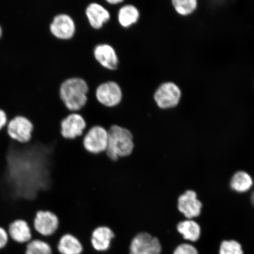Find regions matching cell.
Returning a JSON list of instances; mask_svg holds the SVG:
<instances>
[{
    "label": "cell",
    "instance_id": "28",
    "mask_svg": "<svg viewBox=\"0 0 254 254\" xmlns=\"http://www.w3.org/2000/svg\"><path fill=\"white\" fill-rule=\"evenodd\" d=\"M2 34V28L1 27V25H0V38L1 37Z\"/></svg>",
    "mask_w": 254,
    "mask_h": 254
},
{
    "label": "cell",
    "instance_id": "7",
    "mask_svg": "<svg viewBox=\"0 0 254 254\" xmlns=\"http://www.w3.org/2000/svg\"><path fill=\"white\" fill-rule=\"evenodd\" d=\"M182 91L177 85L172 82H163L159 85L153 94V100L159 109H173L179 104Z\"/></svg>",
    "mask_w": 254,
    "mask_h": 254
},
{
    "label": "cell",
    "instance_id": "18",
    "mask_svg": "<svg viewBox=\"0 0 254 254\" xmlns=\"http://www.w3.org/2000/svg\"><path fill=\"white\" fill-rule=\"evenodd\" d=\"M177 229L186 240L196 242L201 237V229L197 222L192 220L181 221L177 224Z\"/></svg>",
    "mask_w": 254,
    "mask_h": 254
},
{
    "label": "cell",
    "instance_id": "19",
    "mask_svg": "<svg viewBox=\"0 0 254 254\" xmlns=\"http://www.w3.org/2000/svg\"><path fill=\"white\" fill-rule=\"evenodd\" d=\"M254 181L249 173L243 171H239L232 177L230 186L234 191L238 193H245L252 188Z\"/></svg>",
    "mask_w": 254,
    "mask_h": 254
},
{
    "label": "cell",
    "instance_id": "13",
    "mask_svg": "<svg viewBox=\"0 0 254 254\" xmlns=\"http://www.w3.org/2000/svg\"><path fill=\"white\" fill-rule=\"evenodd\" d=\"M177 207L187 220H192L201 214L202 204L194 190H187L178 199Z\"/></svg>",
    "mask_w": 254,
    "mask_h": 254
},
{
    "label": "cell",
    "instance_id": "22",
    "mask_svg": "<svg viewBox=\"0 0 254 254\" xmlns=\"http://www.w3.org/2000/svg\"><path fill=\"white\" fill-rule=\"evenodd\" d=\"M219 254H244V252L238 241L224 240L221 243Z\"/></svg>",
    "mask_w": 254,
    "mask_h": 254
},
{
    "label": "cell",
    "instance_id": "12",
    "mask_svg": "<svg viewBox=\"0 0 254 254\" xmlns=\"http://www.w3.org/2000/svg\"><path fill=\"white\" fill-rule=\"evenodd\" d=\"M59 219L54 212L39 211L35 215L33 230L43 238L50 237L59 230Z\"/></svg>",
    "mask_w": 254,
    "mask_h": 254
},
{
    "label": "cell",
    "instance_id": "21",
    "mask_svg": "<svg viewBox=\"0 0 254 254\" xmlns=\"http://www.w3.org/2000/svg\"><path fill=\"white\" fill-rule=\"evenodd\" d=\"M172 4L178 14L186 16L195 10L198 2L196 0H173Z\"/></svg>",
    "mask_w": 254,
    "mask_h": 254
},
{
    "label": "cell",
    "instance_id": "10",
    "mask_svg": "<svg viewBox=\"0 0 254 254\" xmlns=\"http://www.w3.org/2000/svg\"><path fill=\"white\" fill-rule=\"evenodd\" d=\"M93 56L98 64L107 70L114 71L119 68L118 53L111 44L106 42L95 44L93 49Z\"/></svg>",
    "mask_w": 254,
    "mask_h": 254
},
{
    "label": "cell",
    "instance_id": "24",
    "mask_svg": "<svg viewBox=\"0 0 254 254\" xmlns=\"http://www.w3.org/2000/svg\"><path fill=\"white\" fill-rule=\"evenodd\" d=\"M9 241V235L4 228L0 227V251L6 249L8 245Z\"/></svg>",
    "mask_w": 254,
    "mask_h": 254
},
{
    "label": "cell",
    "instance_id": "9",
    "mask_svg": "<svg viewBox=\"0 0 254 254\" xmlns=\"http://www.w3.org/2000/svg\"><path fill=\"white\" fill-rule=\"evenodd\" d=\"M86 128V121L79 112L69 113L60 122V132L63 138L68 140L81 137Z\"/></svg>",
    "mask_w": 254,
    "mask_h": 254
},
{
    "label": "cell",
    "instance_id": "15",
    "mask_svg": "<svg viewBox=\"0 0 254 254\" xmlns=\"http://www.w3.org/2000/svg\"><path fill=\"white\" fill-rule=\"evenodd\" d=\"M139 9L132 2H126L119 6L117 9L116 19L121 27L128 29L137 24L140 20Z\"/></svg>",
    "mask_w": 254,
    "mask_h": 254
},
{
    "label": "cell",
    "instance_id": "8",
    "mask_svg": "<svg viewBox=\"0 0 254 254\" xmlns=\"http://www.w3.org/2000/svg\"><path fill=\"white\" fill-rule=\"evenodd\" d=\"M162 246L159 238L147 232L133 237L129 246V254H160Z\"/></svg>",
    "mask_w": 254,
    "mask_h": 254
},
{
    "label": "cell",
    "instance_id": "6",
    "mask_svg": "<svg viewBox=\"0 0 254 254\" xmlns=\"http://www.w3.org/2000/svg\"><path fill=\"white\" fill-rule=\"evenodd\" d=\"M108 139V130L102 126H94L85 130L82 136V145L88 153L99 155L106 152Z\"/></svg>",
    "mask_w": 254,
    "mask_h": 254
},
{
    "label": "cell",
    "instance_id": "17",
    "mask_svg": "<svg viewBox=\"0 0 254 254\" xmlns=\"http://www.w3.org/2000/svg\"><path fill=\"white\" fill-rule=\"evenodd\" d=\"M57 249L61 254H81L83 252L84 247L74 235L65 234L60 238Z\"/></svg>",
    "mask_w": 254,
    "mask_h": 254
},
{
    "label": "cell",
    "instance_id": "26",
    "mask_svg": "<svg viewBox=\"0 0 254 254\" xmlns=\"http://www.w3.org/2000/svg\"><path fill=\"white\" fill-rule=\"evenodd\" d=\"M104 2L106 4L112 6V7H119L123 4L125 1V0H105Z\"/></svg>",
    "mask_w": 254,
    "mask_h": 254
},
{
    "label": "cell",
    "instance_id": "3",
    "mask_svg": "<svg viewBox=\"0 0 254 254\" xmlns=\"http://www.w3.org/2000/svg\"><path fill=\"white\" fill-rule=\"evenodd\" d=\"M94 96L101 106L113 109L122 103L124 93L122 86L118 82L109 79L101 82L94 90Z\"/></svg>",
    "mask_w": 254,
    "mask_h": 254
},
{
    "label": "cell",
    "instance_id": "27",
    "mask_svg": "<svg viewBox=\"0 0 254 254\" xmlns=\"http://www.w3.org/2000/svg\"><path fill=\"white\" fill-rule=\"evenodd\" d=\"M250 200H251V202H252V204L254 207V190L252 192V195H251Z\"/></svg>",
    "mask_w": 254,
    "mask_h": 254
},
{
    "label": "cell",
    "instance_id": "25",
    "mask_svg": "<svg viewBox=\"0 0 254 254\" xmlns=\"http://www.w3.org/2000/svg\"><path fill=\"white\" fill-rule=\"evenodd\" d=\"M8 121L7 113L4 110L0 109V131L5 128Z\"/></svg>",
    "mask_w": 254,
    "mask_h": 254
},
{
    "label": "cell",
    "instance_id": "2",
    "mask_svg": "<svg viewBox=\"0 0 254 254\" xmlns=\"http://www.w3.org/2000/svg\"><path fill=\"white\" fill-rule=\"evenodd\" d=\"M109 139L106 154L111 160L116 161L132 153L134 148V138L131 131L118 125L108 129Z\"/></svg>",
    "mask_w": 254,
    "mask_h": 254
},
{
    "label": "cell",
    "instance_id": "16",
    "mask_svg": "<svg viewBox=\"0 0 254 254\" xmlns=\"http://www.w3.org/2000/svg\"><path fill=\"white\" fill-rule=\"evenodd\" d=\"M115 237V234L110 227H98L91 234L90 238L91 247L98 252H107L110 249L112 241Z\"/></svg>",
    "mask_w": 254,
    "mask_h": 254
},
{
    "label": "cell",
    "instance_id": "11",
    "mask_svg": "<svg viewBox=\"0 0 254 254\" xmlns=\"http://www.w3.org/2000/svg\"><path fill=\"white\" fill-rule=\"evenodd\" d=\"M84 15L92 29L100 30L110 21L112 14L110 9L99 1H90L85 6Z\"/></svg>",
    "mask_w": 254,
    "mask_h": 254
},
{
    "label": "cell",
    "instance_id": "20",
    "mask_svg": "<svg viewBox=\"0 0 254 254\" xmlns=\"http://www.w3.org/2000/svg\"><path fill=\"white\" fill-rule=\"evenodd\" d=\"M53 248L43 239L34 238L25 244L24 254H52Z\"/></svg>",
    "mask_w": 254,
    "mask_h": 254
},
{
    "label": "cell",
    "instance_id": "1",
    "mask_svg": "<svg viewBox=\"0 0 254 254\" xmlns=\"http://www.w3.org/2000/svg\"><path fill=\"white\" fill-rule=\"evenodd\" d=\"M90 90L85 79L73 76L66 78L60 84L59 98L69 112H79L86 106Z\"/></svg>",
    "mask_w": 254,
    "mask_h": 254
},
{
    "label": "cell",
    "instance_id": "5",
    "mask_svg": "<svg viewBox=\"0 0 254 254\" xmlns=\"http://www.w3.org/2000/svg\"><path fill=\"white\" fill-rule=\"evenodd\" d=\"M5 129L12 141L24 144L31 140L34 126L28 117L18 115L9 120Z\"/></svg>",
    "mask_w": 254,
    "mask_h": 254
},
{
    "label": "cell",
    "instance_id": "23",
    "mask_svg": "<svg viewBox=\"0 0 254 254\" xmlns=\"http://www.w3.org/2000/svg\"><path fill=\"white\" fill-rule=\"evenodd\" d=\"M173 254H198L197 250L189 244H182L175 249Z\"/></svg>",
    "mask_w": 254,
    "mask_h": 254
},
{
    "label": "cell",
    "instance_id": "14",
    "mask_svg": "<svg viewBox=\"0 0 254 254\" xmlns=\"http://www.w3.org/2000/svg\"><path fill=\"white\" fill-rule=\"evenodd\" d=\"M7 232L9 239L19 245H25L33 239V229L23 219H17L9 224Z\"/></svg>",
    "mask_w": 254,
    "mask_h": 254
},
{
    "label": "cell",
    "instance_id": "4",
    "mask_svg": "<svg viewBox=\"0 0 254 254\" xmlns=\"http://www.w3.org/2000/svg\"><path fill=\"white\" fill-rule=\"evenodd\" d=\"M51 34L57 40H71L77 33V24L74 17L65 12L56 14L49 24Z\"/></svg>",
    "mask_w": 254,
    "mask_h": 254
}]
</instances>
